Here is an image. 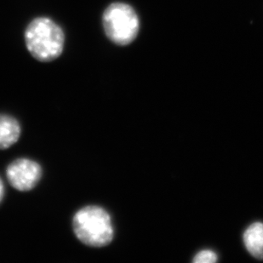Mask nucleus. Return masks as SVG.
<instances>
[{"label":"nucleus","instance_id":"1","mask_svg":"<svg viewBox=\"0 0 263 263\" xmlns=\"http://www.w3.org/2000/svg\"><path fill=\"white\" fill-rule=\"evenodd\" d=\"M25 42L32 58L40 62H52L64 49V32L50 18H35L26 28Z\"/></svg>","mask_w":263,"mask_h":263},{"label":"nucleus","instance_id":"2","mask_svg":"<svg viewBox=\"0 0 263 263\" xmlns=\"http://www.w3.org/2000/svg\"><path fill=\"white\" fill-rule=\"evenodd\" d=\"M72 228L80 242L95 248L109 245L115 235L111 216L100 206L80 209L73 216Z\"/></svg>","mask_w":263,"mask_h":263},{"label":"nucleus","instance_id":"3","mask_svg":"<svg viewBox=\"0 0 263 263\" xmlns=\"http://www.w3.org/2000/svg\"><path fill=\"white\" fill-rule=\"evenodd\" d=\"M102 24L107 37L118 45H129L139 32L137 13L130 5L124 3L110 5L102 15Z\"/></svg>","mask_w":263,"mask_h":263},{"label":"nucleus","instance_id":"4","mask_svg":"<svg viewBox=\"0 0 263 263\" xmlns=\"http://www.w3.org/2000/svg\"><path fill=\"white\" fill-rule=\"evenodd\" d=\"M6 176L14 189L28 192L34 189L40 182L42 168L37 162L31 159H16L7 167Z\"/></svg>","mask_w":263,"mask_h":263},{"label":"nucleus","instance_id":"5","mask_svg":"<svg viewBox=\"0 0 263 263\" xmlns=\"http://www.w3.org/2000/svg\"><path fill=\"white\" fill-rule=\"evenodd\" d=\"M19 122L10 115H0V149H7L20 138Z\"/></svg>","mask_w":263,"mask_h":263},{"label":"nucleus","instance_id":"6","mask_svg":"<svg viewBox=\"0 0 263 263\" xmlns=\"http://www.w3.org/2000/svg\"><path fill=\"white\" fill-rule=\"evenodd\" d=\"M243 242L249 252L258 260L263 259V223L255 222L243 234Z\"/></svg>","mask_w":263,"mask_h":263},{"label":"nucleus","instance_id":"7","mask_svg":"<svg viewBox=\"0 0 263 263\" xmlns=\"http://www.w3.org/2000/svg\"><path fill=\"white\" fill-rule=\"evenodd\" d=\"M217 261V256L213 251H202L194 259L195 263H213Z\"/></svg>","mask_w":263,"mask_h":263},{"label":"nucleus","instance_id":"8","mask_svg":"<svg viewBox=\"0 0 263 263\" xmlns=\"http://www.w3.org/2000/svg\"><path fill=\"white\" fill-rule=\"evenodd\" d=\"M4 196H5V186H4L2 180L0 178V203L4 199Z\"/></svg>","mask_w":263,"mask_h":263}]
</instances>
